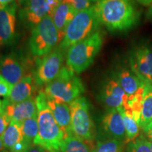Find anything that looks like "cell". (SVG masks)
Returning <instances> with one entry per match:
<instances>
[{
  "label": "cell",
  "instance_id": "d6986e66",
  "mask_svg": "<svg viewBox=\"0 0 152 152\" xmlns=\"http://www.w3.org/2000/svg\"><path fill=\"white\" fill-rule=\"evenodd\" d=\"M115 78L128 96L134 95L139 89L145 85L131 70V68H121L117 72Z\"/></svg>",
  "mask_w": 152,
  "mask_h": 152
},
{
  "label": "cell",
  "instance_id": "4316f807",
  "mask_svg": "<svg viewBox=\"0 0 152 152\" xmlns=\"http://www.w3.org/2000/svg\"><path fill=\"white\" fill-rule=\"evenodd\" d=\"M61 1L71 5L77 12L90 8L92 3L91 0H61Z\"/></svg>",
  "mask_w": 152,
  "mask_h": 152
},
{
  "label": "cell",
  "instance_id": "484cf974",
  "mask_svg": "<svg viewBox=\"0 0 152 152\" xmlns=\"http://www.w3.org/2000/svg\"><path fill=\"white\" fill-rule=\"evenodd\" d=\"M128 152H151L149 142L144 139H137L128 147Z\"/></svg>",
  "mask_w": 152,
  "mask_h": 152
},
{
  "label": "cell",
  "instance_id": "5bb4252c",
  "mask_svg": "<svg viewBox=\"0 0 152 152\" xmlns=\"http://www.w3.org/2000/svg\"><path fill=\"white\" fill-rule=\"evenodd\" d=\"M47 102L56 123L65 132L66 136L72 134L71 113L69 104L47 96Z\"/></svg>",
  "mask_w": 152,
  "mask_h": 152
},
{
  "label": "cell",
  "instance_id": "f546056e",
  "mask_svg": "<svg viewBox=\"0 0 152 152\" xmlns=\"http://www.w3.org/2000/svg\"><path fill=\"white\" fill-rule=\"evenodd\" d=\"M23 152H49L40 146L33 144L30 145Z\"/></svg>",
  "mask_w": 152,
  "mask_h": 152
},
{
  "label": "cell",
  "instance_id": "5b68a950",
  "mask_svg": "<svg viewBox=\"0 0 152 152\" xmlns=\"http://www.w3.org/2000/svg\"><path fill=\"white\" fill-rule=\"evenodd\" d=\"M84 92L83 82L67 66L63 67L58 76L45 88L47 96L68 104L80 97Z\"/></svg>",
  "mask_w": 152,
  "mask_h": 152
},
{
  "label": "cell",
  "instance_id": "74e56055",
  "mask_svg": "<svg viewBox=\"0 0 152 152\" xmlns=\"http://www.w3.org/2000/svg\"><path fill=\"white\" fill-rule=\"evenodd\" d=\"M5 7H6V6L3 5L2 4H1V3H0V10H1V9H2L3 8H4Z\"/></svg>",
  "mask_w": 152,
  "mask_h": 152
},
{
  "label": "cell",
  "instance_id": "ac0fdd59",
  "mask_svg": "<svg viewBox=\"0 0 152 152\" xmlns=\"http://www.w3.org/2000/svg\"><path fill=\"white\" fill-rule=\"evenodd\" d=\"M34 90L33 78L26 75L12 86L11 94L4 100L7 104H17L32 98Z\"/></svg>",
  "mask_w": 152,
  "mask_h": 152
},
{
  "label": "cell",
  "instance_id": "2e32d148",
  "mask_svg": "<svg viewBox=\"0 0 152 152\" xmlns=\"http://www.w3.org/2000/svg\"><path fill=\"white\" fill-rule=\"evenodd\" d=\"M77 13L71 5L63 2L59 4L53 13L52 18L58 31L60 43L64 38L68 24L73 20Z\"/></svg>",
  "mask_w": 152,
  "mask_h": 152
},
{
  "label": "cell",
  "instance_id": "8d00e7d4",
  "mask_svg": "<svg viewBox=\"0 0 152 152\" xmlns=\"http://www.w3.org/2000/svg\"><path fill=\"white\" fill-rule=\"evenodd\" d=\"M149 144L150 149H151V152H152V141H150V142H149Z\"/></svg>",
  "mask_w": 152,
  "mask_h": 152
},
{
  "label": "cell",
  "instance_id": "9a60e30c",
  "mask_svg": "<svg viewBox=\"0 0 152 152\" xmlns=\"http://www.w3.org/2000/svg\"><path fill=\"white\" fill-rule=\"evenodd\" d=\"M102 125L105 132L113 139L125 141L126 134L122 115L115 109H111L104 115Z\"/></svg>",
  "mask_w": 152,
  "mask_h": 152
},
{
  "label": "cell",
  "instance_id": "9c48e42d",
  "mask_svg": "<svg viewBox=\"0 0 152 152\" xmlns=\"http://www.w3.org/2000/svg\"><path fill=\"white\" fill-rule=\"evenodd\" d=\"M131 70L145 85L152 84V45H139L130 55Z\"/></svg>",
  "mask_w": 152,
  "mask_h": 152
},
{
  "label": "cell",
  "instance_id": "f1b7e54d",
  "mask_svg": "<svg viewBox=\"0 0 152 152\" xmlns=\"http://www.w3.org/2000/svg\"><path fill=\"white\" fill-rule=\"evenodd\" d=\"M11 123L10 118L8 116L4 110L0 113V136H2L4 132Z\"/></svg>",
  "mask_w": 152,
  "mask_h": 152
},
{
  "label": "cell",
  "instance_id": "1f68e13d",
  "mask_svg": "<svg viewBox=\"0 0 152 152\" xmlns=\"http://www.w3.org/2000/svg\"><path fill=\"white\" fill-rule=\"evenodd\" d=\"M139 3L144 6H152V0H137Z\"/></svg>",
  "mask_w": 152,
  "mask_h": 152
},
{
  "label": "cell",
  "instance_id": "52a82bcc",
  "mask_svg": "<svg viewBox=\"0 0 152 152\" xmlns=\"http://www.w3.org/2000/svg\"><path fill=\"white\" fill-rule=\"evenodd\" d=\"M69 106L71 113L72 134L85 141H94V125L86 99L80 96L70 103Z\"/></svg>",
  "mask_w": 152,
  "mask_h": 152
},
{
  "label": "cell",
  "instance_id": "603a6c76",
  "mask_svg": "<svg viewBox=\"0 0 152 152\" xmlns=\"http://www.w3.org/2000/svg\"><path fill=\"white\" fill-rule=\"evenodd\" d=\"M20 125L23 142L29 146L34 144L39 132L37 115L25 120L24 121L20 123Z\"/></svg>",
  "mask_w": 152,
  "mask_h": 152
},
{
  "label": "cell",
  "instance_id": "7402d4cb",
  "mask_svg": "<svg viewBox=\"0 0 152 152\" xmlns=\"http://www.w3.org/2000/svg\"><path fill=\"white\" fill-rule=\"evenodd\" d=\"M152 121V84L144 87L143 103L139 126L144 129Z\"/></svg>",
  "mask_w": 152,
  "mask_h": 152
},
{
  "label": "cell",
  "instance_id": "d6a6232c",
  "mask_svg": "<svg viewBox=\"0 0 152 152\" xmlns=\"http://www.w3.org/2000/svg\"><path fill=\"white\" fill-rule=\"evenodd\" d=\"M146 16H147V19H149L150 21L152 23V6H150L149 7V9H148V10L147 11Z\"/></svg>",
  "mask_w": 152,
  "mask_h": 152
},
{
  "label": "cell",
  "instance_id": "44dd1931",
  "mask_svg": "<svg viewBox=\"0 0 152 152\" xmlns=\"http://www.w3.org/2000/svg\"><path fill=\"white\" fill-rule=\"evenodd\" d=\"M5 149L11 150L16 144L23 141L20 123L11 121L10 124L1 136Z\"/></svg>",
  "mask_w": 152,
  "mask_h": 152
},
{
  "label": "cell",
  "instance_id": "83f0119b",
  "mask_svg": "<svg viewBox=\"0 0 152 152\" xmlns=\"http://www.w3.org/2000/svg\"><path fill=\"white\" fill-rule=\"evenodd\" d=\"M12 86L0 75V96L8 97L11 94Z\"/></svg>",
  "mask_w": 152,
  "mask_h": 152
},
{
  "label": "cell",
  "instance_id": "8fae6325",
  "mask_svg": "<svg viewBox=\"0 0 152 152\" xmlns=\"http://www.w3.org/2000/svg\"><path fill=\"white\" fill-rule=\"evenodd\" d=\"M0 75L14 85L25 77V68L15 54H8L0 59Z\"/></svg>",
  "mask_w": 152,
  "mask_h": 152
},
{
  "label": "cell",
  "instance_id": "30bf717a",
  "mask_svg": "<svg viewBox=\"0 0 152 152\" xmlns=\"http://www.w3.org/2000/svg\"><path fill=\"white\" fill-rule=\"evenodd\" d=\"M16 2L0 10V46L12 45L16 37Z\"/></svg>",
  "mask_w": 152,
  "mask_h": 152
},
{
  "label": "cell",
  "instance_id": "836d02e7",
  "mask_svg": "<svg viewBox=\"0 0 152 152\" xmlns=\"http://www.w3.org/2000/svg\"><path fill=\"white\" fill-rule=\"evenodd\" d=\"M16 1H18V0H0V3L2 4L4 6H7L12 3L16 2Z\"/></svg>",
  "mask_w": 152,
  "mask_h": 152
},
{
  "label": "cell",
  "instance_id": "ffe728a7",
  "mask_svg": "<svg viewBox=\"0 0 152 152\" xmlns=\"http://www.w3.org/2000/svg\"><path fill=\"white\" fill-rule=\"evenodd\" d=\"M94 141H85L73 134L66 135L61 149V152H93Z\"/></svg>",
  "mask_w": 152,
  "mask_h": 152
},
{
  "label": "cell",
  "instance_id": "e0dca14e",
  "mask_svg": "<svg viewBox=\"0 0 152 152\" xmlns=\"http://www.w3.org/2000/svg\"><path fill=\"white\" fill-rule=\"evenodd\" d=\"M23 6V15L28 23L36 25L47 15L46 0H18Z\"/></svg>",
  "mask_w": 152,
  "mask_h": 152
},
{
  "label": "cell",
  "instance_id": "7c38bea8",
  "mask_svg": "<svg viewBox=\"0 0 152 152\" xmlns=\"http://www.w3.org/2000/svg\"><path fill=\"white\" fill-rule=\"evenodd\" d=\"M102 99L106 105L111 109H120L128 100V95L125 94L115 77L106 81L102 92Z\"/></svg>",
  "mask_w": 152,
  "mask_h": 152
},
{
  "label": "cell",
  "instance_id": "8992f818",
  "mask_svg": "<svg viewBox=\"0 0 152 152\" xmlns=\"http://www.w3.org/2000/svg\"><path fill=\"white\" fill-rule=\"evenodd\" d=\"M58 43V31L52 17L47 15L33 28L29 41L30 49L34 56L42 57L52 52Z\"/></svg>",
  "mask_w": 152,
  "mask_h": 152
},
{
  "label": "cell",
  "instance_id": "277c9868",
  "mask_svg": "<svg viewBox=\"0 0 152 152\" xmlns=\"http://www.w3.org/2000/svg\"><path fill=\"white\" fill-rule=\"evenodd\" d=\"M100 25L93 6L85 10L79 11L68 24L64 38L58 47L65 52L72 45L97 32Z\"/></svg>",
  "mask_w": 152,
  "mask_h": 152
},
{
  "label": "cell",
  "instance_id": "ba28073f",
  "mask_svg": "<svg viewBox=\"0 0 152 152\" xmlns=\"http://www.w3.org/2000/svg\"><path fill=\"white\" fill-rule=\"evenodd\" d=\"M64 54V51L58 47L37 61L34 73L36 84L47 85L56 78L63 68Z\"/></svg>",
  "mask_w": 152,
  "mask_h": 152
},
{
  "label": "cell",
  "instance_id": "7a4b0ae2",
  "mask_svg": "<svg viewBox=\"0 0 152 152\" xmlns=\"http://www.w3.org/2000/svg\"><path fill=\"white\" fill-rule=\"evenodd\" d=\"M37 107L39 132L34 144L40 146L48 151H61L66 134L56 123L47 105V95L39 92L35 98Z\"/></svg>",
  "mask_w": 152,
  "mask_h": 152
},
{
  "label": "cell",
  "instance_id": "4fadbf2b",
  "mask_svg": "<svg viewBox=\"0 0 152 152\" xmlns=\"http://www.w3.org/2000/svg\"><path fill=\"white\" fill-rule=\"evenodd\" d=\"M4 111L11 121L21 123L30 118L37 116V107L35 99L33 97L17 104H7L3 101Z\"/></svg>",
  "mask_w": 152,
  "mask_h": 152
},
{
  "label": "cell",
  "instance_id": "3957f363",
  "mask_svg": "<svg viewBox=\"0 0 152 152\" xmlns=\"http://www.w3.org/2000/svg\"><path fill=\"white\" fill-rule=\"evenodd\" d=\"M103 44V37L99 31L72 45L67 50L66 65L76 75L87 69L92 64Z\"/></svg>",
  "mask_w": 152,
  "mask_h": 152
},
{
  "label": "cell",
  "instance_id": "cb8c5ba5",
  "mask_svg": "<svg viewBox=\"0 0 152 152\" xmlns=\"http://www.w3.org/2000/svg\"><path fill=\"white\" fill-rule=\"evenodd\" d=\"M121 115H122L123 123L125 129V134H126V137H125V142H129L134 141L136 138L139 136L140 133V126L134 121V118L130 115L125 113L123 108H120L117 109Z\"/></svg>",
  "mask_w": 152,
  "mask_h": 152
},
{
  "label": "cell",
  "instance_id": "d4e9b609",
  "mask_svg": "<svg viewBox=\"0 0 152 152\" xmlns=\"http://www.w3.org/2000/svg\"><path fill=\"white\" fill-rule=\"evenodd\" d=\"M123 147V142L112 139L98 142L93 152H121Z\"/></svg>",
  "mask_w": 152,
  "mask_h": 152
},
{
  "label": "cell",
  "instance_id": "4dcf8cb0",
  "mask_svg": "<svg viewBox=\"0 0 152 152\" xmlns=\"http://www.w3.org/2000/svg\"><path fill=\"white\" fill-rule=\"evenodd\" d=\"M143 130L146 132V134H147L148 138L152 141V121L147 126H146Z\"/></svg>",
  "mask_w": 152,
  "mask_h": 152
},
{
  "label": "cell",
  "instance_id": "f35d334b",
  "mask_svg": "<svg viewBox=\"0 0 152 152\" xmlns=\"http://www.w3.org/2000/svg\"><path fill=\"white\" fill-rule=\"evenodd\" d=\"M50 152V151H49ZM52 152H61V151H52Z\"/></svg>",
  "mask_w": 152,
  "mask_h": 152
},
{
  "label": "cell",
  "instance_id": "e575fe53",
  "mask_svg": "<svg viewBox=\"0 0 152 152\" xmlns=\"http://www.w3.org/2000/svg\"><path fill=\"white\" fill-rule=\"evenodd\" d=\"M4 146L2 138H1V136H0V152H2L4 151Z\"/></svg>",
  "mask_w": 152,
  "mask_h": 152
},
{
  "label": "cell",
  "instance_id": "6da1fadb",
  "mask_svg": "<svg viewBox=\"0 0 152 152\" xmlns=\"http://www.w3.org/2000/svg\"><path fill=\"white\" fill-rule=\"evenodd\" d=\"M100 23L110 31H123L136 25L140 13L133 0H91Z\"/></svg>",
  "mask_w": 152,
  "mask_h": 152
},
{
  "label": "cell",
  "instance_id": "d590c367",
  "mask_svg": "<svg viewBox=\"0 0 152 152\" xmlns=\"http://www.w3.org/2000/svg\"><path fill=\"white\" fill-rule=\"evenodd\" d=\"M4 110V106L3 102L0 99V113L2 112Z\"/></svg>",
  "mask_w": 152,
  "mask_h": 152
}]
</instances>
